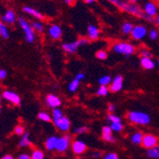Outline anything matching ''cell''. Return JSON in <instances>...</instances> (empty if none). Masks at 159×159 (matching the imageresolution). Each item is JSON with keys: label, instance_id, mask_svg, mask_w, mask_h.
I'll use <instances>...</instances> for the list:
<instances>
[{"label": "cell", "instance_id": "1", "mask_svg": "<svg viewBox=\"0 0 159 159\" xmlns=\"http://www.w3.org/2000/svg\"><path fill=\"white\" fill-rule=\"evenodd\" d=\"M112 4L120 11H125L133 16H135L137 18H141V19H145V13H144L143 10L136 4L124 2L122 0H113Z\"/></svg>", "mask_w": 159, "mask_h": 159}, {"label": "cell", "instance_id": "2", "mask_svg": "<svg viewBox=\"0 0 159 159\" xmlns=\"http://www.w3.org/2000/svg\"><path fill=\"white\" fill-rule=\"evenodd\" d=\"M127 119L132 124L139 126H146L151 123L150 115L143 111H130L127 114Z\"/></svg>", "mask_w": 159, "mask_h": 159}, {"label": "cell", "instance_id": "3", "mask_svg": "<svg viewBox=\"0 0 159 159\" xmlns=\"http://www.w3.org/2000/svg\"><path fill=\"white\" fill-rule=\"evenodd\" d=\"M112 50L119 55H125L127 57L135 53V47L128 42H116L112 46Z\"/></svg>", "mask_w": 159, "mask_h": 159}, {"label": "cell", "instance_id": "4", "mask_svg": "<svg viewBox=\"0 0 159 159\" xmlns=\"http://www.w3.org/2000/svg\"><path fill=\"white\" fill-rule=\"evenodd\" d=\"M18 24L21 27V29L23 30V31L25 32V40L31 44L35 41V33H34V30L32 28V26L27 21V20L24 17H19L18 18Z\"/></svg>", "mask_w": 159, "mask_h": 159}, {"label": "cell", "instance_id": "5", "mask_svg": "<svg viewBox=\"0 0 159 159\" xmlns=\"http://www.w3.org/2000/svg\"><path fill=\"white\" fill-rule=\"evenodd\" d=\"M88 43H89V39L88 38H81V39L76 40V41H73V42L64 43L62 48H63V50L66 53L74 54V53H76V51L79 49L80 47H82L84 45H87Z\"/></svg>", "mask_w": 159, "mask_h": 159}, {"label": "cell", "instance_id": "6", "mask_svg": "<svg viewBox=\"0 0 159 159\" xmlns=\"http://www.w3.org/2000/svg\"><path fill=\"white\" fill-rule=\"evenodd\" d=\"M70 146H71V135L70 134L63 135L58 138L55 151L59 153H64L68 150Z\"/></svg>", "mask_w": 159, "mask_h": 159}, {"label": "cell", "instance_id": "7", "mask_svg": "<svg viewBox=\"0 0 159 159\" xmlns=\"http://www.w3.org/2000/svg\"><path fill=\"white\" fill-rule=\"evenodd\" d=\"M158 144H159L158 136H156L153 134H144L143 139H142V143H141V146L144 149L149 150V149H152V148L157 146Z\"/></svg>", "mask_w": 159, "mask_h": 159}, {"label": "cell", "instance_id": "8", "mask_svg": "<svg viewBox=\"0 0 159 159\" xmlns=\"http://www.w3.org/2000/svg\"><path fill=\"white\" fill-rule=\"evenodd\" d=\"M71 151L75 155H82L84 152H86L88 147L86 143L81 139H75L71 142Z\"/></svg>", "mask_w": 159, "mask_h": 159}, {"label": "cell", "instance_id": "9", "mask_svg": "<svg viewBox=\"0 0 159 159\" xmlns=\"http://www.w3.org/2000/svg\"><path fill=\"white\" fill-rule=\"evenodd\" d=\"M130 35L135 41H140L147 35V28L143 25L134 26V29Z\"/></svg>", "mask_w": 159, "mask_h": 159}, {"label": "cell", "instance_id": "10", "mask_svg": "<svg viewBox=\"0 0 159 159\" xmlns=\"http://www.w3.org/2000/svg\"><path fill=\"white\" fill-rule=\"evenodd\" d=\"M54 125L56 128H58L59 131H61L63 133H66L70 130L71 128V121L69 120V118L66 116H63L58 120H54L53 121Z\"/></svg>", "mask_w": 159, "mask_h": 159}, {"label": "cell", "instance_id": "11", "mask_svg": "<svg viewBox=\"0 0 159 159\" xmlns=\"http://www.w3.org/2000/svg\"><path fill=\"white\" fill-rule=\"evenodd\" d=\"M2 97H3V98H5L6 101H8L9 102H11L13 105L19 106L20 104H21V98L19 97L18 94H16L13 91L5 90L2 94Z\"/></svg>", "mask_w": 159, "mask_h": 159}, {"label": "cell", "instance_id": "12", "mask_svg": "<svg viewBox=\"0 0 159 159\" xmlns=\"http://www.w3.org/2000/svg\"><path fill=\"white\" fill-rule=\"evenodd\" d=\"M123 88V77L121 75H116L109 85V90L112 93H117Z\"/></svg>", "mask_w": 159, "mask_h": 159}, {"label": "cell", "instance_id": "13", "mask_svg": "<svg viewBox=\"0 0 159 159\" xmlns=\"http://www.w3.org/2000/svg\"><path fill=\"white\" fill-rule=\"evenodd\" d=\"M45 102L47 104L48 107L49 108H59L62 104V99L60 98L58 96L54 95V94H48L47 97H46V99H45Z\"/></svg>", "mask_w": 159, "mask_h": 159}, {"label": "cell", "instance_id": "14", "mask_svg": "<svg viewBox=\"0 0 159 159\" xmlns=\"http://www.w3.org/2000/svg\"><path fill=\"white\" fill-rule=\"evenodd\" d=\"M157 5L156 3L152 2V1H149V2H146L142 8L144 13L146 16H149V17H152V18H155V16L157 15Z\"/></svg>", "mask_w": 159, "mask_h": 159}, {"label": "cell", "instance_id": "15", "mask_svg": "<svg viewBox=\"0 0 159 159\" xmlns=\"http://www.w3.org/2000/svg\"><path fill=\"white\" fill-rule=\"evenodd\" d=\"M48 34L49 36L53 39V40H59L61 39L62 35H63V30L62 28L59 25L53 24L49 27L48 29Z\"/></svg>", "mask_w": 159, "mask_h": 159}, {"label": "cell", "instance_id": "16", "mask_svg": "<svg viewBox=\"0 0 159 159\" xmlns=\"http://www.w3.org/2000/svg\"><path fill=\"white\" fill-rule=\"evenodd\" d=\"M99 35H101V30L99 29L95 26V25H89L87 28V36L89 41H96L99 38Z\"/></svg>", "mask_w": 159, "mask_h": 159}, {"label": "cell", "instance_id": "17", "mask_svg": "<svg viewBox=\"0 0 159 159\" xmlns=\"http://www.w3.org/2000/svg\"><path fill=\"white\" fill-rule=\"evenodd\" d=\"M140 65H141L142 68L145 70H152L155 67V63L152 60V58L141 57L140 58Z\"/></svg>", "mask_w": 159, "mask_h": 159}, {"label": "cell", "instance_id": "18", "mask_svg": "<svg viewBox=\"0 0 159 159\" xmlns=\"http://www.w3.org/2000/svg\"><path fill=\"white\" fill-rule=\"evenodd\" d=\"M23 11H24V12H25V13L30 14V15L33 16L34 18L38 19V21H42V20H44V19H45L44 15H43L41 12L38 11H36L35 9H33V8H31V7H28V6H26V7H24V8H23Z\"/></svg>", "mask_w": 159, "mask_h": 159}, {"label": "cell", "instance_id": "19", "mask_svg": "<svg viewBox=\"0 0 159 159\" xmlns=\"http://www.w3.org/2000/svg\"><path fill=\"white\" fill-rule=\"evenodd\" d=\"M58 138L59 137L56 136V135H51L45 141V147H46V149L48 151H49V152L55 151L56 145H57V142H58Z\"/></svg>", "mask_w": 159, "mask_h": 159}, {"label": "cell", "instance_id": "20", "mask_svg": "<svg viewBox=\"0 0 159 159\" xmlns=\"http://www.w3.org/2000/svg\"><path fill=\"white\" fill-rule=\"evenodd\" d=\"M144 134L140 131H136L134 133H133L130 136V140L134 145H141L142 143V139H143Z\"/></svg>", "mask_w": 159, "mask_h": 159}, {"label": "cell", "instance_id": "21", "mask_svg": "<svg viewBox=\"0 0 159 159\" xmlns=\"http://www.w3.org/2000/svg\"><path fill=\"white\" fill-rule=\"evenodd\" d=\"M2 21L4 23H7V24H13L15 23L16 21V16H15V13L11 11V10H9L5 12V14L2 16Z\"/></svg>", "mask_w": 159, "mask_h": 159}, {"label": "cell", "instance_id": "22", "mask_svg": "<svg viewBox=\"0 0 159 159\" xmlns=\"http://www.w3.org/2000/svg\"><path fill=\"white\" fill-rule=\"evenodd\" d=\"M146 155L150 159H159V144L152 149L147 150Z\"/></svg>", "mask_w": 159, "mask_h": 159}, {"label": "cell", "instance_id": "23", "mask_svg": "<svg viewBox=\"0 0 159 159\" xmlns=\"http://www.w3.org/2000/svg\"><path fill=\"white\" fill-rule=\"evenodd\" d=\"M30 145H31V141L30 139V134H29V133H25L22 135L21 139H20L19 146L21 148H25V147H30Z\"/></svg>", "mask_w": 159, "mask_h": 159}, {"label": "cell", "instance_id": "24", "mask_svg": "<svg viewBox=\"0 0 159 159\" xmlns=\"http://www.w3.org/2000/svg\"><path fill=\"white\" fill-rule=\"evenodd\" d=\"M81 82L82 81H80L79 79H77L76 77L72 80V81L70 82V84H69V85H68V91L70 92V93H75L77 90H78V88H79V86H80V84H81Z\"/></svg>", "mask_w": 159, "mask_h": 159}, {"label": "cell", "instance_id": "25", "mask_svg": "<svg viewBox=\"0 0 159 159\" xmlns=\"http://www.w3.org/2000/svg\"><path fill=\"white\" fill-rule=\"evenodd\" d=\"M134 29V25L131 23V22H124L122 25H121V32L124 34V35H129L131 34L132 30Z\"/></svg>", "mask_w": 159, "mask_h": 159}, {"label": "cell", "instance_id": "26", "mask_svg": "<svg viewBox=\"0 0 159 159\" xmlns=\"http://www.w3.org/2000/svg\"><path fill=\"white\" fill-rule=\"evenodd\" d=\"M112 78L110 75H104L102 77H101L98 79V84L99 85H105V86H109L112 83Z\"/></svg>", "mask_w": 159, "mask_h": 159}, {"label": "cell", "instance_id": "27", "mask_svg": "<svg viewBox=\"0 0 159 159\" xmlns=\"http://www.w3.org/2000/svg\"><path fill=\"white\" fill-rule=\"evenodd\" d=\"M38 118L40 120H42L44 122H51L52 121V117L48 113V112H45V111H42L38 114Z\"/></svg>", "mask_w": 159, "mask_h": 159}, {"label": "cell", "instance_id": "28", "mask_svg": "<svg viewBox=\"0 0 159 159\" xmlns=\"http://www.w3.org/2000/svg\"><path fill=\"white\" fill-rule=\"evenodd\" d=\"M110 90H109V86H105V85H99V87L97 89V95L99 97H105L109 94Z\"/></svg>", "mask_w": 159, "mask_h": 159}, {"label": "cell", "instance_id": "29", "mask_svg": "<svg viewBox=\"0 0 159 159\" xmlns=\"http://www.w3.org/2000/svg\"><path fill=\"white\" fill-rule=\"evenodd\" d=\"M110 127L113 130V132L116 133H120L123 131L124 129V125L122 122H114V123H110Z\"/></svg>", "mask_w": 159, "mask_h": 159}, {"label": "cell", "instance_id": "30", "mask_svg": "<svg viewBox=\"0 0 159 159\" xmlns=\"http://www.w3.org/2000/svg\"><path fill=\"white\" fill-rule=\"evenodd\" d=\"M31 159H45V153L42 150H33L31 152Z\"/></svg>", "mask_w": 159, "mask_h": 159}, {"label": "cell", "instance_id": "31", "mask_svg": "<svg viewBox=\"0 0 159 159\" xmlns=\"http://www.w3.org/2000/svg\"><path fill=\"white\" fill-rule=\"evenodd\" d=\"M0 36H2L3 39H8L10 37V33H9L8 28L1 21H0Z\"/></svg>", "mask_w": 159, "mask_h": 159}, {"label": "cell", "instance_id": "32", "mask_svg": "<svg viewBox=\"0 0 159 159\" xmlns=\"http://www.w3.org/2000/svg\"><path fill=\"white\" fill-rule=\"evenodd\" d=\"M64 116V113L63 111L60 109V108H54L52 109V118H53V121L54 120H58L61 117Z\"/></svg>", "mask_w": 159, "mask_h": 159}, {"label": "cell", "instance_id": "33", "mask_svg": "<svg viewBox=\"0 0 159 159\" xmlns=\"http://www.w3.org/2000/svg\"><path fill=\"white\" fill-rule=\"evenodd\" d=\"M96 58L101 61H104L108 58V52L104 49H99L96 52Z\"/></svg>", "mask_w": 159, "mask_h": 159}, {"label": "cell", "instance_id": "34", "mask_svg": "<svg viewBox=\"0 0 159 159\" xmlns=\"http://www.w3.org/2000/svg\"><path fill=\"white\" fill-rule=\"evenodd\" d=\"M107 120L110 122V123H114V122H121V118L119 117L116 114H109L107 116Z\"/></svg>", "mask_w": 159, "mask_h": 159}, {"label": "cell", "instance_id": "35", "mask_svg": "<svg viewBox=\"0 0 159 159\" xmlns=\"http://www.w3.org/2000/svg\"><path fill=\"white\" fill-rule=\"evenodd\" d=\"M88 131H89V128L87 126H80L74 130V134L81 135V134H84L88 133Z\"/></svg>", "mask_w": 159, "mask_h": 159}, {"label": "cell", "instance_id": "36", "mask_svg": "<svg viewBox=\"0 0 159 159\" xmlns=\"http://www.w3.org/2000/svg\"><path fill=\"white\" fill-rule=\"evenodd\" d=\"M31 26H32V28H33L34 30H36V31H38V32H40V33L44 32V26H43V24H42L41 22H40V21H35V22H33Z\"/></svg>", "mask_w": 159, "mask_h": 159}, {"label": "cell", "instance_id": "37", "mask_svg": "<svg viewBox=\"0 0 159 159\" xmlns=\"http://www.w3.org/2000/svg\"><path fill=\"white\" fill-rule=\"evenodd\" d=\"M113 134V130L111 129L110 125H105L102 129V135H111Z\"/></svg>", "mask_w": 159, "mask_h": 159}, {"label": "cell", "instance_id": "38", "mask_svg": "<svg viewBox=\"0 0 159 159\" xmlns=\"http://www.w3.org/2000/svg\"><path fill=\"white\" fill-rule=\"evenodd\" d=\"M102 159H119V156L116 152H107L102 156Z\"/></svg>", "mask_w": 159, "mask_h": 159}, {"label": "cell", "instance_id": "39", "mask_svg": "<svg viewBox=\"0 0 159 159\" xmlns=\"http://www.w3.org/2000/svg\"><path fill=\"white\" fill-rule=\"evenodd\" d=\"M25 133H26L25 132V128L22 125H17V126H15V128H14V134L16 135H23Z\"/></svg>", "mask_w": 159, "mask_h": 159}, {"label": "cell", "instance_id": "40", "mask_svg": "<svg viewBox=\"0 0 159 159\" xmlns=\"http://www.w3.org/2000/svg\"><path fill=\"white\" fill-rule=\"evenodd\" d=\"M158 36H159V33H158V31L156 30H151L149 31V38L151 40H152V41H155V40H157Z\"/></svg>", "mask_w": 159, "mask_h": 159}, {"label": "cell", "instance_id": "41", "mask_svg": "<svg viewBox=\"0 0 159 159\" xmlns=\"http://www.w3.org/2000/svg\"><path fill=\"white\" fill-rule=\"evenodd\" d=\"M102 138L105 142H108V143H115L116 142V137L111 134V135H102Z\"/></svg>", "mask_w": 159, "mask_h": 159}, {"label": "cell", "instance_id": "42", "mask_svg": "<svg viewBox=\"0 0 159 159\" xmlns=\"http://www.w3.org/2000/svg\"><path fill=\"white\" fill-rule=\"evenodd\" d=\"M140 56L141 57H145V58H152V53H151V51L150 50H148V49H142L141 51H140Z\"/></svg>", "mask_w": 159, "mask_h": 159}, {"label": "cell", "instance_id": "43", "mask_svg": "<svg viewBox=\"0 0 159 159\" xmlns=\"http://www.w3.org/2000/svg\"><path fill=\"white\" fill-rule=\"evenodd\" d=\"M91 156H92L93 158H96V159H98V158H101V157H102L103 155H102V152H99V151H94V152L91 153Z\"/></svg>", "mask_w": 159, "mask_h": 159}, {"label": "cell", "instance_id": "44", "mask_svg": "<svg viewBox=\"0 0 159 159\" xmlns=\"http://www.w3.org/2000/svg\"><path fill=\"white\" fill-rule=\"evenodd\" d=\"M8 72L6 69H0V80H5L7 78Z\"/></svg>", "mask_w": 159, "mask_h": 159}, {"label": "cell", "instance_id": "45", "mask_svg": "<svg viewBox=\"0 0 159 159\" xmlns=\"http://www.w3.org/2000/svg\"><path fill=\"white\" fill-rule=\"evenodd\" d=\"M116 111V105L114 103H109L108 104V112L110 114H114Z\"/></svg>", "mask_w": 159, "mask_h": 159}, {"label": "cell", "instance_id": "46", "mask_svg": "<svg viewBox=\"0 0 159 159\" xmlns=\"http://www.w3.org/2000/svg\"><path fill=\"white\" fill-rule=\"evenodd\" d=\"M17 159H31V156L28 153H21L18 155Z\"/></svg>", "mask_w": 159, "mask_h": 159}, {"label": "cell", "instance_id": "47", "mask_svg": "<svg viewBox=\"0 0 159 159\" xmlns=\"http://www.w3.org/2000/svg\"><path fill=\"white\" fill-rule=\"evenodd\" d=\"M76 78L79 79L80 81H83V80H84V78H85V75H84V73H83V72H79V73L76 75Z\"/></svg>", "mask_w": 159, "mask_h": 159}, {"label": "cell", "instance_id": "48", "mask_svg": "<svg viewBox=\"0 0 159 159\" xmlns=\"http://www.w3.org/2000/svg\"><path fill=\"white\" fill-rule=\"evenodd\" d=\"M0 159H14V158H13V156L11 155V154H6V155L2 156Z\"/></svg>", "mask_w": 159, "mask_h": 159}, {"label": "cell", "instance_id": "49", "mask_svg": "<svg viewBox=\"0 0 159 159\" xmlns=\"http://www.w3.org/2000/svg\"><path fill=\"white\" fill-rule=\"evenodd\" d=\"M66 1V4H68V5H74L75 4V2H76V0H65Z\"/></svg>", "mask_w": 159, "mask_h": 159}, {"label": "cell", "instance_id": "50", "mask_svg": "<svg viewBox=\"0 0 159 159\" xmlns=\"http://www.w3.org/2000/svg\"><path fill=\"white\" fill-rule=\"evenodd\" d=\"M84 1L86 3V4H93V3H95L97 0H84Z\"/></svg>", "mask_w": 159, "mask_h": 159}, {"label": "cell", "instance_id": "51", "mask_svg": "<svg viewBox=\"0 0 159 159\" xmlns=\"http://www.w3.org/2000/svg\"><path fill=\"white\" fill-rule=\"evenodd\" d=\"M154 22H155L156 25L159 27V14H157V15L155 16V18H154Z\"/></svg>", "mask_w": 159, "mask_h": 159}, {"label": "cell", "instance_id": "52", "mask_svg": "<svg viewBox=\"0 0 159 159\" xmlns=\"http://www.w3.org/2000/svg\"><path fill=\"white\" fill-rule=\"evenodd\" d=\"M127 2L132 3V4H135L137 2V0H127Z\"/></svg>", "mask_w": 159, "mask_h": 159}, {"label": "cell", "instance_id": "53", "mask_svg": "<svg viewBox=\"0 0 159 159\" xmlns=\"http://www.w3.org/2000/svg\"><path fill=\"white\" fill-rule=\"evenodd\" d=\"M156 5H157V7L159 8V0H156Z\"/></svg>", "mask_w": 159, "mask_h": 159}, {"label": "cell", "instance_id": "54", "mask_svg": "<svg viewBox=\"0 0 159 159\" xmlns=\"http://www.w3.org/2000/svg\"><path fill=\"white\" fill-rule=\"evenodd\" d=\"M157 66H159V60H158V61H157Z\"/></svg>", "mask_w": 159, "mask_h": 159}, {"label": "cell", "instance_id": "55", "mask_svg": "<svg viewBox=\"0 0 159 159\" xmlns=\"http://www.w3.org/2000/svg\"><path fill=\"white\" fill-rule=\"evenodd\" d=\"M0 102H1V97H0Z\"/></svg>", "mask_w": 159, "mask_h": 159}, {"label": "cell", "instance_id": "56", "mask_svg": "<svg viewBox=\"0 0 159 159\" xmlns=\"http://www.w3.org/2000/svg\"><path fill=\"white\" fill-rule=\"evenodd\" d=\"M78 159H84V158H82V157H81V158H78Z\"/></svg>", "mask_w": 159, "mask_h": 159}, {"label": "cell", "instance_id": "57", "mask_svg": "<svg viewBox=\"0 0 159 159\" xmlns=\"http://www.w3.org/2000/svg\"><path fill=\"white\" fill-rule=\"evenodd\" d=\"M0 112H1V107H0Z\"/></svg>", "mask_w": 159, "mask_h": 159}]
</instances>
